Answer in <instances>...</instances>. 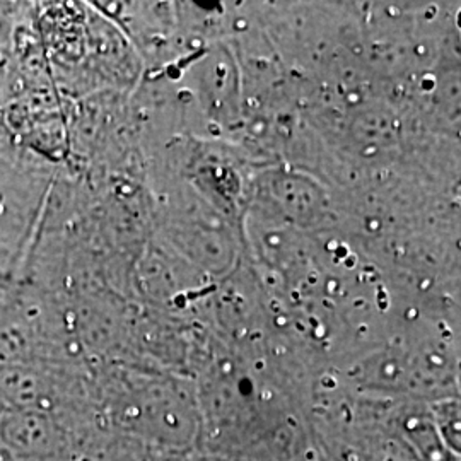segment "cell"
Here are the masks:
<instances>
[{"mask_svg": "<svg viewBox=\"0 0 461 461\" xmlns=\"http://www.w3.org/2000/svg\"><path fill=\"white\" fill-rule=\"evenodd\" d=\"M175 461H234V460H230V458H226V456H221V455H215V453H211V451H205V449H195V451H192V453H188V455H183V456H178V458H175Z\"/></svg>", "mask_w": 461, "mask_h": 461, "instance_id": "obj_2", "label": "cell"}, {"mask_svg": "<svg viewBox=\"0 0 461 461\" xmlns=\"http://www.w3.org/2000/svg\"><path fill=\"white\" fill-rule=\"evenodd\" d=\"M0 447L14 461H67L76 439L66 417L13 409L0 417Z\"/></svg>", "mask_w": 461, "mask_h": 461, "instance_id": "obj_1", "label": "cell"}]
</instances>
